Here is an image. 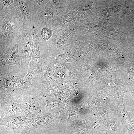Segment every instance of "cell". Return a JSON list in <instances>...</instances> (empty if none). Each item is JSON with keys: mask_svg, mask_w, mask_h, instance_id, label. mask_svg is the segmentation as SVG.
<instances>
[{"mask_svg": "<svg viewBox=\"0 0 134 134\" xmlns=\"http://www.w3.org/2000/svg\"><path fill=\"white\" fill-rule=\"evenodd\" d=\"M32 26L24 25L21 27L17 37L20 67L27 71L30 67L33 50Z\"/></svg>", "mask_w": 134, "mask_h": 134, "instance_id": "obj_1", "label": "cell"}, {"mask_svg": "<svg viewBox=\"0 0 134 134\" xmlns=\"http://www.w3.org/2000/svg\"><path fill=\"white\" fill-rule=\"evenodd\" d=\"M15 15H6L4 19L0 21V53L15 41L19 29L23 25L21 22L16 20Z\"/></svg>", "mask_w": 134, "mask_h": 134, "instance_id": "obj_2", "label": "cell"}, {"mask_svg": "<svg viewBox=\"0 0 134 134\" xmlns=\"http://www.w3.org/2000/svg\"><path fill=\"white\" fill-rule=\"evenodd\" d=\"M13 4L15 18L18 21L21 22L24 25L34 26L37 30L41 29L43 25L38 20L29 0H14Z\"/></svg>", "mask_w": 134, "mask_h": 134, "instance_id": "obj_3", "label": "cell"}, {"mask_svg": "<svg viewBox=\"0 0 134 134\" xmlns=\"http://www.w3.org/2000/svg\"><path fill=\"white\" fill-rule=\"evenodd\" d=\"M37 115L28 114L14 117L0 118V124L6 127L7 134H23L30 123Z\"/></svg>", "mask_w": 134, "mask_h": 134, "instance_id": "obj_4", "label": "cell"}, {"mask_svg": "<svg viewBox=\"0 0 134 134\" xmlns=\"http://www.w3.org/2000/svg\"><path fill=\"white\" fill-rule=\"evenodd\" d=\"M79 21L70 26L54 30L53 36L47 42L53 49L70 42L79 32Z\"/></svg>", "mask_w": 134, "mask_h": 134, "instance_id": "obj_5", "label": "cell"}, {"mask_svg": "<svg viewBox=\"0 0 134 134\" xmlns=\"http://www.w3.org/2000/svg\"><path fill=\"white\" fill-rule=\"evenodd\" d=\"M0 118L22 115V99L0 93Z\"/></svg>", "mask_w": 134, "mask_h": 134, "instance_id": "obj_6", "label": "cell"}, {"mask_svg": "<svg viewBox=\"0 0 134 134\" xmlns=\"http://www.w3.org/2000/svg\"><path fill=\"white\" fill-rule=\"evenodd\" d=\"M24 77L22 74L13 71L0 73V93L17 98L18 81Z\"/></svg>", "mask_w": 134, "mask_h": 134, "instance_id": "obj_7", "label": "cell"}, {"mask_svg": "<svg viewBox=\"0 0 134 134\" xmlns=\"http://www.w3.org/2000/svg\"><path fill=\"white\" fill-rule=\"evenodd\" d=\"M37 28L35 27H32L33 50L30 61V67L36 74L41 75L43 68V59L39 49V37L37 34Z\"/></svg>", "mask_w": 134, "mask_h": 134, "instance_id": "obj_8", "label": "cell"}, {"mask_svg": "<svg viewBox=\"0 0 134 134\" xmlns=\"http://www.w3.org/2000/svg\"><path fill=\"white\" fill-rule=\"evenodd\" d=\"M7 65L20 67L17 37L14 42L5 48L0 53V67Z\"/></svg>", "mask_w": 134, "mask_h": 134, "instance_id": "obj_9", "label": "cell"}, {"mask_svg": "<svg viewBox=\"0 0 134 134\" xmlns=\"http://www.w3.org/2000/svg\"><path fill=\"white\" fill-rule=\"evenodd\" d=\"M58 117L55 113H47L42 112L38 114L30 123L23 134L30 133H37V131L43 128Z\"/></svg>", "mask_w": 134, "mask_h": 134, "instance_id": "obj_10", "label": "cell"}, {"mask_svg": "<svg viewBox=\"0 0 134 134\" xmlns=\"http://www.w3.org/2000/svg\"><path fill=\"white\" fill-rule=\"evenodd\" d=\"M21 108L22 115L31 114L37 115L43 112L37 95L32 94L22 99Z\"/></svg>", "mask_w": 134, "mask_h": 134, "instance_id": "obj_11", "label": "cell"}, {"mask_svg": "<svg viewBox=\"0 0 134 134\" xmlns=\"http://www.w3.org/2000/svg\"><path fill=\"white\" fill-rule=\"evenodd\" d=\"M58 13L57 22L54 30L72 25L79 21L73 10L64 8L59 10Z\"/></svg>", "mask_w": 134, "mask_h": 134, "instance_id": "obj_12", "label": "cell"}, {"mask_svg": "<svg viewBox=\"0 0 134 134\" xmlns=\"http://www.w3.org/2000/svg\"><path fill=\"white\" fill-rule=\"evenodd\" d=\"M15 9L10 4L8 0H0V16L9 14L15 15Z\"/></svg>", "mask_w": 134, "mask_h": 134, "instance_id": "obj_13", "label": "cell"}, {"mask_svg": "<svg viewBox=\"0 0 134 134\" xmlns=\"http://www.w3.org/2000/svg\"><path fill=\"white\" fill-rule=\"evenodd\" d=\"M54 29H49L44 25L41 31V35L45 41H48L53 36Z\"/></svg>", "mask_w": 134, "mask_h": 134, "instance_id": "obj_14", "label": "cell"}, {"mask_svg": "<svg viewBox=\"0 0 134 134\" xmlns=\"http://www.w3.org/2000/svg\"><path fill=\"white\" fill-rule=\"evenodd\" d=\"M9 2H10L12 3H13L14 0H8Z\"/></svg>", "mask_w": 134, "mask_h": 134, "instance_id": "obj_15", "label": "cell"}, {"mask_svg": "<svg viewBox=\"0 0 134 134\" xmlns=\"http://www.w3.org/2000/svg\"><path fill=\"white\" fill-rule=\"evenodd\" d=\"M26 134H37V133H30Z\"/></svg>", "mask_w": 134, "mask_h": 134, "instance_id": "obj_16", "label": "cell"}]
</instances>
